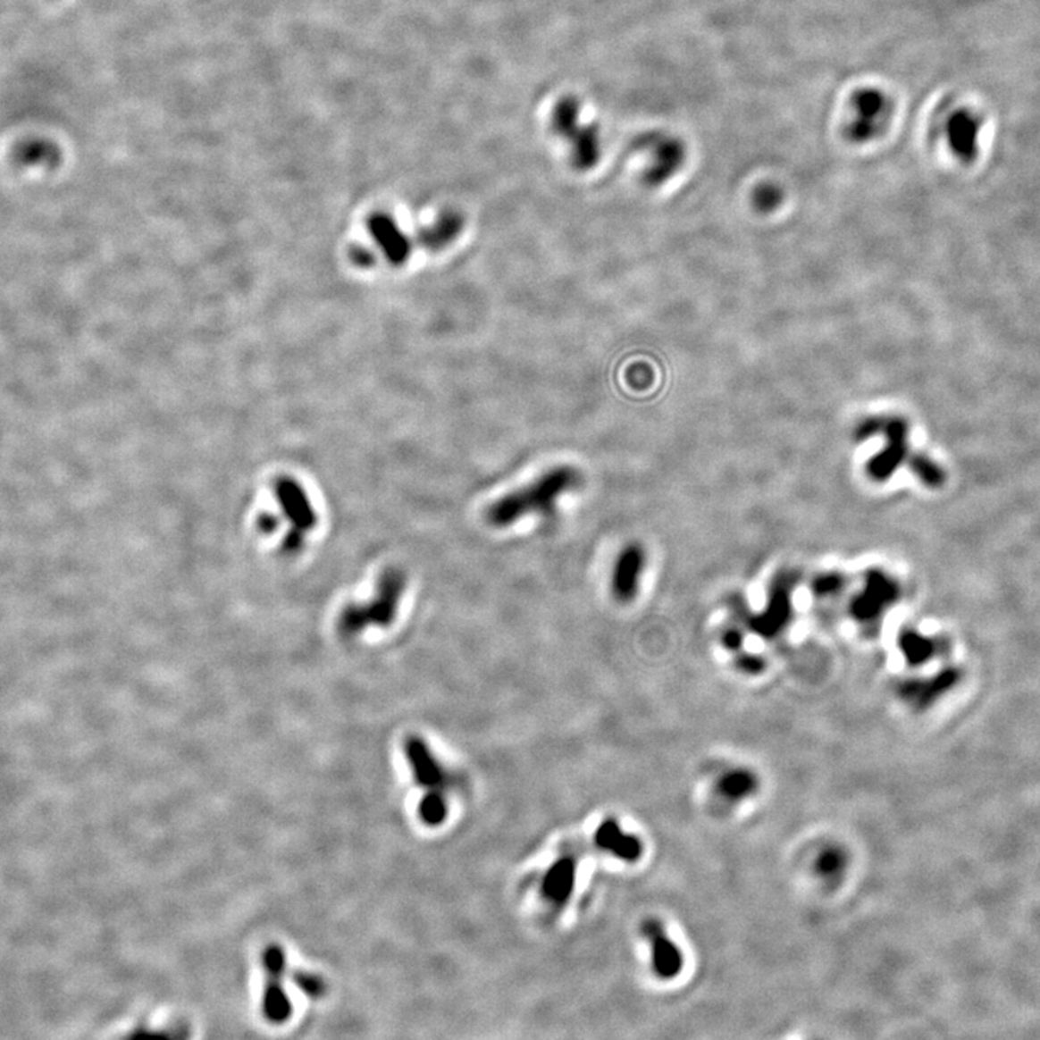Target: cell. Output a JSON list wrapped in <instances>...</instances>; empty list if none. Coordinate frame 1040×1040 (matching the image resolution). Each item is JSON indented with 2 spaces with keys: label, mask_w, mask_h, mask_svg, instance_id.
Segmentation results:
<instances>
[{
  "label": "cell",
  "mask_w": 1040,
  "mask_h": 1040,
  "mask_svg": "<svg viewBox=\"0 0 1040 1040\" xmlns=\"http://www.w3.org/2000/svg\"><path fill=\"white\" fill-rule=\"evenodd\" d=\"M264 969V990L262 995V1013L272 1025H283L292 1016V1002L283 988V974L287 957L282 946L271 944L262 955Z\"/></svg>",
  "instance_id": "9"
},
{
  "label": "cell",
  "mask_w": 1040,
  "mask_h": 1040,
  "mask_svg": "<svg viewBox=\"0 0 1040 1040\" xmlns=\"http://www.w3.org/2000/svg\"><path fill=\"white\" fill-rule=\"evenodd\" d=\"M817 867H818V871L822 876H826V877H837L844 870L845 859L840 850L831 848V850L824 852L819 857Z\"/></svg>",
  "instance_id": "25"
},
{
  "label": "cell",
  "mask_w": 1040,
  "mask_h": 1040,
  "mask_svg": "<svg viewBox=\"0 0 1040 1040\" xmlns=\"http://www.w3.org/2000/svg\"><path fill=\"white\" fill-rule=\"evenodd\" d=\"M419 815L428 826H440L447 817V805L440 792H431L419 805Z\"/></svg>",
  "instance_id": "22"
},
{
  "label": "cell",
  "mask_w": 1040,
  "mask_h": 1040,
  "mask_svg": "<svg viewBox=\"0 0 1040 1040\" xmlns=\"http://www.w3.org/2000/svg\"><path fill=\"white\" fill-rule=\"evenodd\" d=\"M60 156L57 145L44 138L25 140L18 145L15 151L16 163L23 166L57 165Z\"/></svg>",
  "instance_id": "19"
},
{
  "label": "cell",
  "mask_w": 1040,
  "mask_h": 1040,
  "mask_svg": "<svg viewBox=\"0 0 1040 1040\" xmlns=\"http://www.w3.org/2000/svg\"><path fill=\"white\" fill-rule=\"evenodd\" d=\"M899 648L905 655L909 664L916 665L922 662L929 655L931 645L927 643V639L916 634L915 632L905 630L899 636Z\"/></svg>",
  "instance_id": "21"
},
{
  "label": "cell",
  "mask_w": 1040,
  "mask_h": 1040,
  "mask_svg": "<svg viewBox=\"0 0 1040 1040\" xmlns=\"http://www.w3.org/2000/svg\"><path fill=\"white\" fill-rule=\"evenodd\" d=\"M909 464H910V468H912L913 472H915V474L918 475L919 479L924 480V482H931V484H936V482L941 480V472H939V468L936 467V465H935L931 460H927V457H912V458L909 460Z\"/></svg>",
  "instance_id": "27"
},
{
  "label": "cell",
  "mask_w": 1040,
  "mask_h": 1040,
  "mask_svg": "<svg viewBox=\"0 0 1040 1040\" xmlns=\"http://www.w3.org/2000/svg\"><path fill=\"white\" fill-rule=\"evenodd\" d=\"M583 477L568 465L555 467L519 491L505 494L486 510L487 524L493 528H507L529 515L549 517L561 496L577 491Z\"/></svg>",
  "instance_id": "1"
},
{
  "label": "cell",
  "mask_w": 1040,
  "mask_h": 1040,
  "mask_svg": "<svg viewBox=\"0 0 1040 1040\" xmlns=\"http://www.w3.org/2000/svg\"><path fill=\"white\" fill-rule=\"evenodd\" d=\"M583 103L574 96L558 98L550 110V128L569 147L574 168L590 171L599 165L603 155V139L600 128L583 117Z\"/></svg>",
  "instance_id": "3"
},
{
  "label": "cell",
  "mask_w": 1040,
  "mask_h": 1040,
  "mask_svg": "<svg viewBox=\"0 0 1040 1040\" xmlns=\"http://www.w3.org/2000/svg\"><path fill=\"white\" fill-rule=\"evenodd\" d=\"M901 596L896 581L880 569H871L864 578V587L852 599L850 615L861 626L875 627L892 604Z\"/></svg>",
  "instance_id": "8"
},
{
  "label": "cell",
  "mask_w": 1040,
  "mask_h": 1040,
  "mask_svg": "<svg viewBox=\"0 0 1040 1040\" xmlns=\"http://www.w3.org/2000/svg\"><path fill=\"white\" fill-rule=\"evenodd\" d=\"M574 883H575V864L571 859H561L550 867L543 877V896L552 903L562 905L573 893Z\"/></svg>",
  "instance_id": "17"
},
{
  "label": "cell",
  "mask_w": 1040,
  "mask_h": 1040,
  "mask_svg": "<svg viewBox=\"0 0 1040 1040\" xmlns=\"http://www.w3.org/2000/svg\"><path fill=\"white\" fill-rule=\"evenodd\" d=\"M353 257L356 259V264H360V266H372L374 262L373 256L369 252H366V250L360 249V247L353 253Z\"/></svg>",
  "instance_id": "30"
},
{
  "label": "cell",
  "mask_w": 1040,
  "mask_h": 1040,
  "mask_svg": "<svg viewBox=\"0 0 1040 1040\" xmlns=\"http://www.w3.org/2000/svg\"><path fill=\"white\" fill-rule=\"evenodd\" d=\"M367 226H369L372 238L381 247L382 253L385 255L389 264H395V266H402V264H407V259L411 257V240L404 231H400V227L396 224L395 220L390 215L385 214V213H376L370 217Z\"/></svg>",
  "instance_id": "13"
},
{
  "label": "cell",
  "mask_w": 1040,
  "mask_h": 1040,
  "mask_svg": "<svg viewBox=\"0 0 1040 1040\" xmlns=\"http://www.w3.org/2000/svg\"><path fill=\"white\" fill-rule=\"evenodd\" d=\"M273 491L282 510V516L289 524L282 548L288 554H294L301 549L306 536L315 528L317 513L314 510L308 494L294 479L281 477L276 480Z\"/></svg>",
  "instance_id": "6"
},
{
  "label": "cell",
  "mask_w": 1040,
  "mask_h": 1040,
  "mask_svg": "<svg viewBox=\"0 0 1040 1040\" xmlns=\"http://www.w3.org/2000/svg\"><path fill=\"white\" fill-rule=\"evenodd\" d=\"M405 753L419 784L426 788H437L441 784L444 772L423 739L409 737L405 744Z\"/></svg>",
  "instance_id": "15"
},
{
  "label": "cell",
  "mask_w": 1040,
  "mask_h": 1040,
  "mask_svg": "<svg viewBox=\"0 0 1040 1040\" xmlns=\"http://www.w3.org/2000/svg\"><path fill=\"white\" fill-rule=\"evenodd\" d=\"M847 585V578L838 573H828L812 581V592L817 597H831L837 596L838 592L844 590Z\"/></svg>",
  "instance_id": "23"
},
{
  "label": "cell",
  "mask_w": 1040,
  "mask_h": 1040,
  "mask_svg": "<svg viewBox=\"0 0 1040 1040\" xmlns=\"http://www.w3.org/2000/svg\"><path fill=\"white\" fill-rule=\"evenodd\" d=\"M882 433L886 438V445L867 464V474L875 482L889 480L897 468L908 458L909 425L899 416H871L859 424L854 432L857 441H866L868 438Z\"/></svg>",
  "instance_id": "5"
},
{
  "label": "cell",
  "mask_w": 1040,
  "mask_h": 1040,
  "mask_svg": "<svg viewBox=\"0 0 1040 1040\" xmlns=\"http://www.w3.org/2000/svg\"><path fill=\"white\" fill-rule=\"evenodd\" d=\"M721 641H723L724 648L732 650V652H739L744 643V634L737 626H730L724 630L721 634Z\"/></svg>",
  "instance_id": "29"
},
{
  "label": "cell",
  "mask_w": 1040,
  "mask_h": 1040,
  "mask_svg": "<svg viewBox=\"0 0 1040 1040\" xmlns=\"http://www.w3.org/2000/svg\"><path fill=\"white\" fill-rule=\"evenodd\" d=\"M464 227L463 215L457 212H445L440 219L419 234V243L428 250H441L453 243Z\"/></svg>",
  "instance_id": "18"
},
{
  "label": "cell",
  "mask_w": 1040,
  "mask_h": 1040,
  "mask_svg": "<svg viewBox=\"0 0 1040 1040\" xmlns=\"http://www.w3.org/2000/svg\"><path fill=\"white\" fill-rule=\"evenodd\" d=\"M758 789V779L747 770H733L721 777L718 791L730 801L744 800Z\"/></svg>",
  "instance_id": "20"
},
{
  "label": "cell",
  "mask_w": 1040,
  "mask_h": 1040,
  "mask_svg": "<svg viewBox=\"0 0 1040 1040\" xmlns=\"http://www.w3.org/2000/svg\"><path fill=\"white\" fill-rule=\"evenodd\" d=\"M782 191L779 187L772 184L760 185L756 191H754V204L756 207L761 212H772L779 205L782 201Z\"/></svg>",
  "instance_id": "24"
},
{
  "label": "cell",
  "mask_w": 1040,
  "mask_h": 1040,
  "mask_svg": "<svg viewBox=\"0 0 1040 1040\" xmlns=\"http://www.w3.org/2000/svg\"><path fill=\"white\" fill-rule=\"evenodd\" d=\"M407 587V575L399 568L383 571L376 592L366 603L348 604L339 617V632L344 637H355L365 630L392 626L399 610L400 600Z\"/></svg>",
  "instance_id": "2"
},
{
  "label": "cell",
  "mask_w": 1040,
  "mask_h": 1040,
  "mask_svg": "<svg viewBox=\"0 0 1040 1040\" xmlns=\"http://www.w3.org/2000/svg\"><path fill=\"white\" fill-rule=\"evenodd\" d=\"M294 983L297 987L301 990L304 994L313 999H318L325 993L324 981L321 980L320 977L313 973H306V971H297L294 974Z\"/></svg>",
  "instance_id": "26"
},
{
  "label": "cell",
  "mask_w": 1040,
  "mask_h": 1040,
  "mask_svg": "<svg viewBox=\"0 0 1040 1040\" xmlns=\"http://www.w3.org/2000/svg\"><path fill=\"white\" fill-rule=\"evenodd\" d=\"M893 116L894 103L887 91L878 87L859 88L848 103L845 138L854 144H868L886 132Z\"/></svg>",
  "instance_id": "4"
},
{
  "label": "cell",
  "mask_w": 1040,
  "mask_h": 1040,
  "mask_svg": "<svg viewBox=\"0 0 1040 1040\" xmlns=\"http://www.w3.org/2000/svg\"><path fill=\"white\" fill-rule=\"evenodd\" d=\"M735 665L744 674L758 675L765 671L766 662L761 656L742 653L735 659Z\"/></svg>",
  "instance_id": "28"
},
{
  "label": "cell",
  "mask_w": 1040,
  "mask_h": 1040,
  "mask_svg": "<svg viewBox=\"0 0 1040 1040\" xmlns=\"http://www.w3.org/2000/svg\"><path fill=\"white\" fill-rule=\"evenodd\" d=\"M796 575L784 573L777 575L770 590L769 603L761 615L749 616L746 623L754 633L765 639H773L784 632L792 618V591L795 587Z\"/></svg>",
  "instance_id": "10"
},
{
  "label": "cell",
  "mask_w": 1040,
  "mask_h": 1040,
  "mask_svg": "<svg viewBox=\"0 0 1040 1040\" xmlns=\"http://www.w3.org/2000/svg\"><path fill=\"white\" fill-rule=\"evenodd\" d=\"M983 132L981 117L969 109L958 107L946 113L943 121V135L946 147L955 158L962 163H973L980 151Z\"/></svg>",
  "instance_id": "11"
},
{
  "label": "cell",
  "mask_w": 1040,
  "mask_h": 1040,
  "mask_svg": "<svg viewBox=\"0 0 1040 1040\" xmlns=\"http://www.w3.org/2000/svg\"><path fill=\"white\" fill-rule=\"evenodd\" d=\"M596 843L600 848H603L606 851L611 852L618 859L629 861V863H633L636 860L641 859L642 852H643L641 840L634 835L623 833L617 822L613 821V819H608L599 826L596 833Z\"/></svg>",
  "instance_id": "16"
},
{
  "label": "cell",
  "mask_w": 1040,
  "mask_h": 1040,
  "mask_svg": "<svg viewBox=\"0 0 1040 1040\" xmlns=\"http://www.w3.org/2000/svg\"><path fill=\"white\" fill-rule=\"evenodd\" d=\"M646 566V550L641 543L623 548L611 573V594L618 603L629 604L636 599Z\"/></svg>",
  "instance_id": "12"
},
{
  "label": "cell",
  "mask_w": 1040,
  "mask_h": 1040,
  "mask_svg": "<svg viewBox=\"0 0 1040 1040\" xmlns=\"http://www.w3.org/2000/svg\"><path fill=\"white\" fill-rule=\"evenodd\" d=\"M637 151L648 154L649 165L643 171V181L650 187L667 182L685 163V145L669 133H648L639 140Z\"/></svg>",
  "instance_id": "7"
},
{
  "label": "cell",
  "mask_w": 1040,
  "mask_h": 1040,
  "mask_svg": "<svg viewBox=\"0 0 1040 1040\" xmlns=\"http://www.w3.org/2000/svg\"><path fill=\"white\" fill-rule=\"evenodd\" d=\"M643 929L652 944L655 973L664 980H671L679 976L684 969V955L678 945L665 934L664 927L656 920H649Z\"/></svg>",
  "instance_id": "14"
}]
</instances>
